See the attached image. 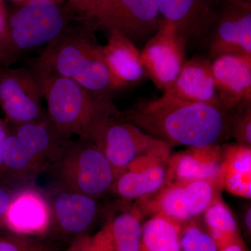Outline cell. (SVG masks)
<instances>
[{
    "instance_id": "6da1fadb",
    "label": "cell",
    "mask_w": 251,
    "mask_h": 251,
    "mask_svg": "<svg viewBox=\"0 0 251 251\" xmlns=\"http://www.w3.org/2000/svg\"><path fill=\"white\" fill-rule=\"evenodd\" d=\"M117 115L171 148L207 146L231 138L229 112L222 106L184 101L165 94Z\"/></svg>"
},
{
    "instance_id": "7a4b0ae2",
    "label": "cell",
    "mask_w": 251,
    "mask_h": 251,
    "mask_svg": "<svg viewBox=\"0 0 251 251\" xmlns=\"http://www.w3.org/2000/svg\"><path fill=\"white\" fill-rule=\"evenodd\" d=\"M83 22L48 44L31 68L72 79L97 95L111 99L120 88L107 67L95 31Z\"/></svg>"
},
{
    "instance_id": "3957f363",
    "label": "cell",
    "mask_w": 251,
    "mask_h": 251,
    "mask_svg": "<svg viewBox=\"0 0 251 251\" xmlns=\"http://www.w3.org/2000/svg\"><path fill=\"white\" fill-rule=\"evenodd\" d=\"M48 104V117L64 139L76 135L92 140L108 118L116 115L111 99L90 92L75 81L32 69Z\"/></svg>"
},
{
    "instance_id": "277c9868",
    "label": "cell",
    "mask_w": 251,
    "mask_h": 251,
    "mask_svg": "<svg viewBox=\"0 0 251 251\" xmlns=\"http://www.w3.org/2000/svg\"><path fill=\"white\" fill-rule=\"evenodd\" d=\"M21 2L8 16L6 29L0 38V65L4 67H9L33 50L47 46L70 27L71 14L57 0Z\"/></svg>"
},
{
    "instance_id": "5b68a950",
    "label": "cell",
    "mask_w": 251,
    "mask_h": 251,
    "mask_svg": "<svg viewBox=\"0 0 251 251\" xmlns=\"http://www.w3.org/2000/svg\"><path fill=\"white\" fill-rule=\"evenodd\" d=\"M57 190L97 198L110 191L117 175L110 162L91 140H68L64 151L50 167Z\"/></svg>"
},
{
    "instance_id": "8992f818",
    "label": "cell",
    "mask_w": 251,
    "mask_h": 251,
    "mask_svg": "<svg viewBox=\"0 0 251 251\" xmlns=\"http://www.w3.org/2000/svg\"><path fill=\"white\" fill-rule=\"evenodd\" d=\"M82 20L94 31L117 33L134 44L147 42L163 23L158 0H102Z\"/></svg>"
},
{
    "instance_id": "52a82bcc",
    "label": "cell",
    "mask_w": 251,
    "mask_h": 251,
    "mask_svg": "<svg viewBox=\"0 0 251 251\" xmlns=\"http://www.w3.org/2000/svg\"><path fill=\"white\" fill-rule=\"evenodd\" d=\"M117 114L104 122L91 140L110 162L117 177L140 157L155 155L170 159L171 147L122 120Z\"/></svg>"
},
{
    "instance_id": "ba28073f",
    "label": "cell",
    "mask_w": 251,
    "mask_h": 251,
    "mask_svg": "<svg viewBox=\"0 0 251 251\" xmlns=\"http://www.w3.org/2000/svg\"><path fill=\"white\" fill-rule=\"evenodd\" d=\"M222 188L206 181L168 183L151 196L138 201L142 214L161 216L175 224L188 223L201 215L220 196Z\"/></svg>"
},
{
    "instance_id": "9c48e42d",
    "label": "cell",
    "mask_w": 251,
    "mask_h": 251,
    "mask_svg": "<svg viewBox=\"0 0 251 251\" xmlns=\"http://www.w3.org/2000/svg\"><path fill=\"white\" fill-rule=\"evenodd\" d=\"M202 41L211 60L224 54L251 56V1L221 0Z\"/></svg>"
},
{
    "instance_id": "30bf717a",
    "label": "cell",
    "mask_w": 251,
    "mask_h": 251,
    "mask_svg": "<svg viewBox=\"0 0 251 251\" xmlns=\"http://www.w3.org/2000/svg\"><path fill=\"white\" fill-rule=\"evenodd\" d=\"M187 41L171 23L163 21L159 29L147 41L141 53L147 75L165 92L176 80L187 59Z\"/></svg>"
},
{
    "instance_id": "8fae6325",
    "label": "cell",
    "mask_w": 251,
    "mask_h": 251,
    "mask_svg": "<svg viewBox=\"0 0 251 251\" xmlns=\"http://www.w3.org/2000/svg\"><path fill=\"white\" fill-rule=\"evenodd\" d=\"M42 99L40 85L31 69L0 65V107L13 125L44 116Z\"/></svg>"
},
{
    "instance_id": "7c38bea8",
    "label": "cell",
    "mask_w": 251,
    "mask_h": 251,
    "mask_svg": "<svg viewBox=\"0 0 251 251\" xmlns=\"http://www.w3.org/2000/svg\"><path fill=\"white\" fill-rule=\"evenodd\" d=\"M49 201L52 218L49 233L69 244L77 238L90 234L100 216V206L97 198L57 190Z\"/></svg>"
},
{
    "instance_id": "4fadbf2b",
    "label": "cell",
    "mask_w": 251,
    "mask_h": 251,
    "mask_svg": "<svg viewBox=\"0 0 251 251\" xmlns=\"http://www.w3.org/2000/svg\"><path fill=\"white\" fill-rule=\"evenodd\" d=\"M224 148L221 144L190 147L172 154L168 165L167 183L206 181L223 188Z\"/></svg>"
},
{
    "instance_id": "5bb4252c",
    "label": "cell",
    "mask_w": 251,
    "mask_h": 251,
    "mask_svg": "<svg viewBox=\"0 0 251 251\" xmlns=\"http://www.w3.org/2000/svg\"><path fill=\"white\" fill-rule=\"evenodd\" d=\"M51 209L49 199L31 187L15 191L4 216L3 227L14 233L34 237L49 233Z\"/></svg>"
},
{
    "instance_id": "9a60e30c",
    "label": "cell",
    "mask_w": 251,
    "mask_h": 251,
    "mask_svg": "<svg viewBox=\"0 0 251 251\" xmlns=\"http://www.w3.org/2000/svg\"><path fill=\"white\" fill-rule=\"evenodd\" d=\"M168 161L155 155L138 158L117 176L110 191L126 202L151 196L166 184Z\"/></svg>"
},
{
    "instance_id": "2e32d148",
    "label": "cell",
    "mask_w": 251,
    "mask_h": 251,
    "mask_svg": "<svg viewBox=\"0 0 251 251\" xmlns=\"http://www.w3.org/2000/svg\"><path fill=\"white\" fill-rule=\"evenodd\" d=\"M219 101L231 111L251 103V56L224 54L211 60Z\"/></svg>"
},
{
    "instance_id": "e0dca14e",
    "label": "cell",
    "mask_w": 251,
    "mask_h": 251,
    "mask_svg": "<svg viewBox=\"0 0 251 251\" xmlns=\"http://www.w3.org/2000/svg\"><path fill=\"white\" fill-rule=\"evenodd\" d=\"M221 0H158L163 21L174 26L189 41H203L210 28Z\"/></svg>"
},
{
    "instance_id": "ac0fdd59",
    "label": "cell",
    "mask_w": 251,
    "mask_h": 251,
    "mask_svg": "<svg viewBox=\"0 0 251 251\" xmlns=\"http://www.w3.org/2000/svg\"><path fill=\"white\" fill-rule=\"evenodd\" d=\"M163 94L184 101L222 106L216 89L211 60L202 54H195L186 61L176 80Z\"/></svg>"
},
{
    "instance_id": "d6986e66",
    "label": "cell",
    "mask_w": 251,
    "mask_h": 251,
    "mask_svg": "<svg viewBox=\"0 0 251 251\" xmlns=\"http://www.w3.org/2000/svg\"><path fill=\"white\" fill-rule=\"evenodd\" d=\"M11 132L46 170L59 159L69 140L59 135L46 114L37 120L13 125Z\"/></svg>"
},
{
    "instance_id": "ffe728a7",
    "label": "cell",
    "mask_w": 251,
    "mask_h": 251,
    "mask_svg": "<svg viewBox=\"0 0 251 251\" xmlns=\"http://www.w3.org/2000/svg\"><path fill=\"white\" fill-rule=\"evenodd\" d=\"M108 36V42L102 46V51L109 72L118 87L123 88L148 76L141 53L134 43L117 33Z\"/></svg>"
},
{
    "instance_id": "44dd1931",
    "label": "cell",
    "mask_w": 251,
    "mask_h": 251,
    "mask_svg": "<svg viewBox=\"0 0 251 251\" xmlns=\"http://www.w3.org/2000/svg\"><path fill=\"white\" fill-rule=\"evenodd\" d=\"M223 188L231 194L251 197V147L241 144L224 145Z\"/></svg>"
},
{
    "instance_id": "7402d4cb",
    "label": "cell",
    "mask_w": 251,
    "mask_h": 251,
    "mask_svg": "<svg viewBox=\"0 0 251 251\" xmlns=\"http://www.w3.org/2000/svg\"><path fill=\"white\" fill-rule=\"evenodd\" d=\"M143 214L131 207L114 216L107 224L110 232L112 251H140L141 245Z\"/></svg>"
},
{
    "instance_id": "603a6c76",
    "label": "cell",
    "mask_w": 251,
    "mask_h": 251,
    "mask_svg": "<svg viewBox=\"0 0 251 251\" xmlns=\"http://www.w3.org/2000/svg\"><path fill=\"white\" fill-rule=\"evenodd\" d=\"M2 163L3 173L18 181H30L46 171L11 131L4 143Z\"/></svg>"
},
{
    "instance_id": "cb8c5ba5",
    "label": "cell",
    "mask_w": 251,
    "mask_h": 251,
    "mask_svg": "<svg viewBox=\"0 0 251 251\" xmlns=\"http://www.w3.org/2000/svg\"><path fill=\"white\" fill-rule=\"evenodd\" d=\"M203 214L207 232L219 250L241 239L237 219L221 196L211 203Z\"/></svg>"
},
{
    "instance_id": "d4e9b609",
    "label": "cell",
    "mask_w": 251,
    "mask_h": 251,
    "mask_svg": "<svg viewBox=\"0 0 251 251\" xmlns=\"http://www.w3.org/2000/svg\"><path fill=\"white\" fill-rule=\"evenodd\" d=\"M180 225L153 216L143 226L140 251H181Z\"/></svg>"
},
{
    "instance_id": "484cf974",
    "label": "cell",
    "mask_w": 251,
    "mask_h": 251,
    "mask_svg": "<svg viewBox=\"0 0 251 251\" xmlns=\"http://www.w3.org/2000/svg\"><path fill=\"white\" fill-rule=\"evenodd\" d=\"M181 251H219L214 239L198 225L190 221L184 228L180 229Z\"/></svg>"
},
{
    "instance_id": "4316f807",
    "label": "cell",
    "mask_w": 251,
    "mask_h": 251,
    "mask_svg": "<svg viewBox=\"0 0 251 251\" xmlns=\"http://www.w3.org/2000/svg\"><path fill=\"white\" fill-rule=\"evenodd\" d=\"M229 112V133L237 143L251 147V103Z\"/></svg>"
},
{
    "instance_id": "83f0119b",
    "label": "cell",
    "mask_w": 251,
    "mask_h": 251,
    "mask_svg": "<svg viewBox=\"0 0 251 251\" xmlns=\"http://www.w3.org/2000/svg\"><path fill=\"white\" fill-rule=\"evenodd\" d=\"M0 251H52L45 243L36 238L14 233L0 232Z\"/></svg>"
},
{
    "instance_id": "f1b7e54d",
    "label": "cell",
    "mask_w": 251,
    "mask_h": 251,
    "mask_svg": "<svg viewBox=\"0 0 251 251\" xmlns=\"http://www.w3.org/2000/svg\"><path fill=\"white\" fill-rule=\"evenodd\" d=\"M67 251H112L108 224L95 234L82 236L73 241Z\"/></svg>"
},
{
    "instance_id": "f546056e",
    "label": "cell",
    "mask_w": 251,
    "mask_h": 251,
    "mask_svg": "<svg viewBox=\"0 0 251 251\" xmlns=\"http://www.w3.org/2000/svg\"><path fill=\"white\" fill-rule=\"evenodd\" d=\"M60 1L61 0H57ZM102 0H68L69 9L80 16L81 19L92 13Z\"/></svg>"
},
{
    "instance_id": "4dcf8cb0",
    "label": "cell",
    "mask_w": 251,
    "mask_h": 251,
    "mask_svg": "<svg viewBox=\"0 0 251 251\" xmlns=\"http://www.w3.org/2000/svg\"><path fill=\"white\" fill-rule=\"evenodd\" d=\"M15 191L0 186V228H4L3 222Z\"/></svg>"
},
{
    "instance_id": "1f68e13d",
    "label": "cell",
    "mask_w": 251,
    "mask_h": 251,
    "mask_svg": "<svg viewBox=\"0 0 251 251\" xmlns=\"http://www.w3.org/2000/svg\"><path fill=\"white\" fill-rule=\"evenodd\" d=\"M10 130L6 124L0 120V173H3L2 155L3 150L6 138L9 136Z\"/></svg>"
},
{
    "instance_id": "d6a6232c",
    "label": "cell",
    "mask_w": 251,
    "mask_h": 251,
    "mask_svg": "<svg viewBox=\"0 0 251 251\" xmlns=\"http://www.w3.org/2000/svg\"><path fill=\"white\" fill-rule=\"evenodd\" d=\"M8 14L5 9L4 5L0 3V38L4 34L7 25Z\"/></svg>"
},
{
    "instance_id": "836d02e7",
    "label": "cell",
    "mask_w": 251,
    "mask_h": 251,
    "mask_svg": "<svg viewBox=\"0 0 251 251\" xmlns=\"http://www.w3.org/2000/svg\"><path fill=\"white\" fill-rule=\"evenodd\" d=\"M219 251H247L242 239H239L237 242L229 244L227 247L220 249Z\"/></svg>"
},
{
    "instance_id": "e575fe53",
    "label": "cell",
    "mask_w": 251,
    "mask_h": 251,
    "mask_svg": "<svg viewBox=\"0 0 251 251\" xmlns=\"http://www.w3.org/2000/svg\"><path fill=\"white\" fill-rule=\"evenodd\" d=\"M244 225L248 234H251V205L248 206L244 210Z\"/></svg>"
},
{
    "instance_id": "d590c367",
    "label": "cell",
    "mask_w": 251,
    "mask_h": 251,
    "mask_svg": "<svg viewBox=\"0 0 251 251\" xmlns=\"http://www.w3.org/2000/svg\"><path fill=\"white\" fill-rule=\"evenodd\" d=\"M14 1H22V0H14Z\"/></svg>"
},
{
    "instance_id": "8d00e7d4",
    "label": "cell",
    "mask_w": 251,
    "mask_h": 251,
    "mask_svg": "<svg viewBox=\"0 0 251 251\" xmlns=\"http://www.w3.org/2000/svg\"><path fill=\"white\" fill-rule=\"evenodd\" d=\"M3 2V0H0V3H2Z\"/></svg>"
},
{
    "instance_id": "74e56055",
    "label": "cell",
    "mask_w": 251,
    "mask_h": 251,
    "mask_svg": "<svg viewBox=\"0 0 251 251\" xmlns=\"http://www.w3.org/2000/svg\"><path fill=\"white\" fill-rule=\"evenodd\" d=\"M248 1H251V0H248Z\"/></svg>"
}]
</instances>
